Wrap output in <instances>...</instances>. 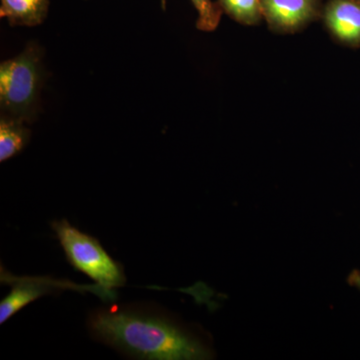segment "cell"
Wrapping results in <instances>:
<instances>
[{
    "instance_id": "6da1fadb",
    "label": "cell",
    "mask_w": 360,
    "mask_h": 360,
    "mask_svg": "<svg viewBox=\"0 0 360 360\" xmlns=\"http://www.w3.org/2000/svg\"><path fill=\"white\" fill-rule=\"evenodd\" d=\"M94 340L141 360L212 359L205 340L163 309L142 303L111 304L87 319Z\"/></svg>"
},
{
    "instance_id": "7a4b0ae2",
    "label": "cell",
    "mask_w": 360,
    "mask_h": 360,
    "mask_svg": "<svg viewBox=\"0 0 360 360\" xmlns=\"http://www.w3.org/2000/svg\"><path fill=\"white\" fill-rule=\"evenodd\" d=\"M51 227L71 266L89 276L116 300L115 288L127 283L122 265L108 255L96 238L80 231L68 220L53 221Z\"/></svg>"
},
{
    "instance_id": "3957f363",
    "label": "cell",
    "mask_w": 360,
    "mask_h": 360,
    "mask_svg": "<svg viewBox=\"0 0 360 360\" xmlns=\"http://www.w3.org/2000/svg\"><path fill=\"white\" fill-rule=\"evenodd\" d=\"M41 86L39 51L28 46L0 65V105L4 115L25 120L37 105Z\"/></svg>"
},
{
    "instance_id": "277c9868",
    "label": "cell",
    "mask_w": 360,
    "mask_h": 360,
    "mask_svg": "<svg viewBox=\"0 0 360 360\" xmlns=\"http://www.w3.org/2000/svg\"><path fill=\"white\" fill-rule=\"evenodd\" d=\"M1 283L11 286V290L0 302V323L8 321L26 305L35 302L42 296L52 295L65 290L92 291V293L103 298L104 302L115 300L97 284L94 285H77L70 281H56L51 277L15 276L1 267Z\"/></svg>"
},
{
    "instance_id": "5b68a950",
    "label": "cell",
    "mask_w": 360,
    "mask_h": 360,
    "mask_svg": "<svg viewBox=\"0 0 360 360\" xmlns=\"http://www.w3.org/2000/svg\"><path fill=\"white\" fill-rule=\"evenodd\" d=\"M260 4L264 18L279 32H295L321 14V0H260Z\"/></svg>"
},
{
    "instance_id": "8992f818",
    "label": "cell",
    "mask_w": 360,
    "mask_h": 360,
    "mask_svg": "<svg viewBox=\"0 0 360 360\" xmlns=\"http://www.w3.org/2000/svg\"><path fill=\"white\" fill-rule=\"evenodd\" d=\"M324 22L341 44L360 46V1L329 0L323 11Z\"/></svg>"
},
{
    "instance_id": "52a82bcc",
    "label": "cell",
    "mask_w": 360,
    "mask_h": 360,
    "mask_svg": "<svg viewBox=\"0 0 360 360\" xmlns=\"http://www.w3.org/2000/svg\"><path fill=\"white\" fill-rule=\"evenodd\" d=\"M49 0H1L0 16L11 25L37 26L49 13Z\"/></svg>"
},
{
    "instance_id": "ba28073f",
    "label": "cell",
    "mask_w": 360,
    "mask_h": 360,
    "mask_svg": "<svg viewBox=\"0 0 360 360\" xmlns=\"http://www.w3.org/2000/svg\"><path fill=\"white\" fill-rule=\"evenodd\" d=\"M25 120L4 115L0 120V161L11 160L23 150L30 141V132Z\"/></svg>"
},
{
    "instance_id": "9c48e42d",
    "label": "cell",
    "mask_w": 360,
    "mask_h": 360,
    "mask_svg": "<svg viewBox=\"0 0 360 360\" xmlns=\"http://www.w3.org/2000/svg\"><path fill=\"white\" fill-rule=\"evenodd\" d=\"M219 4L222 11L243 25H257L264 18L260 0H219Z\"/></svg>"
},
{
    "instance_id": "30bf717a",
    "label": "cell",
    "mask_w": 360,
    "mask_h": 360,
    "mask_svg": "<svg viewBox=\"0 0 360 360\" xmlns=\"http://www.w3.org/2000/svg\"><path fill=\"white\" fill-rule=\"evenodd\" d=\"M162 7L165 8L167 0H161ZM198 13L196 26L203 32H213L219 26L221 18L222 9L219 4L212 0H191Z\"/></svg>"
},
{
    "instance_id": "8fae6325",
    "label": "cell",
    "mask_w": 360,
    "mask_h": 360,
    "mask_svg": "<svg viewBox=\"0 0 360 360\" xmlns=\"http://www.w3.org/2000/svg\"><path fill=\"white\" fill-rule=\"evenodd\" d=\"M347 283L360 291V271L354 269L347 277Z\"/></svg>"
},
{
    "instance_id": "7c38bea8",
    "label": "cell",
    "mask_w": 360,
    "mask_h": 360,
    "mask_svg": "<svg viewBox=\"0 0 360 360\" xmlns=\"http://www.w3.org/2000/svg\"><path fill=\"white\" fill-rule=\"evenodd\" d=\"M359 1H360V0H359Z\"/></svg>"
}]
</instances>
